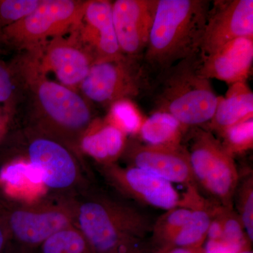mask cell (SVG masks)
Instances as JSON below:
<instances>
[{
  "label": "cell",
  "mask_w": 253,
  "mask_h": 253,
  "mask_svg": "<svg viewBox=\"0 0 253 253\" xmlns=\"http://www.w3.org/2000/svg\"><path fill=\"white\" fill-rule=\"evenodd\" d=\"M75 226L94 253L148 252L154 221L135 206L90 186L74 196Z\"/></svg>",
  "instance_id": "cell-1"
},
{
  "label": "cell",
  "mask_w": 253,
  "mask_h": 253,
  "mask_svg": "<svg viewBox=\"0 0 253 253\" xmlns=\"http://www.w3.org/2000/svg\"><path fill=\"white\" fill-rule=\"evenodd\" d=\"M11 71L25 82L38 108V120L32 128L77 153L82 136L94 121L86 100L73 89L48 79L28 54Z\"/></svg>",
  "instance_id": "cell-2"
},
{
  "label": "cell",
  "mask_w": 253,
  "mask_h": 253,
  "mask_svg": "<svg viewBox=\"0 0 253 253\" xmlns=\"http://www.w3.org/2000/svg\"><path fill=\"white\" fill-rule=\"evenodd\" d=\"M211 0H158L143 61L154 75L199 51Z\"/></svg>",
  "instance_id": "cell-3"
},
{
  "label": "cell",
  "mask_w": 253,
  "mask_h": 253,
  "mask_svg": "<svg viewBox=\"0 0 253 253\" xmlns=\"http://www.w3.org/2000/svg\"><path fill=\"white\" fill-rule=\"evenodd\" d=\"M201 62L199 50L155 76L149 94L151 113H167L187 129L207 126L219 96L211 80L201 75Z\"/></svg>",
  "instance_id": "cell-4"
},
{
  "label": "cell",
  "mask_w": 253,
  "mask_h": 253,
  "mask_svg": "<svg viewBox=\"0 0 253 253\" xmlns=\"http://www.w3.org/2000/svg\"><path fill=\"white\" fill-rule=\"evenodd\" d=\"M182 144L189 155L196 185L224 207L233 208L239 174L234 156L219 139L204 127L189 129Z\"/></svg>",
  "instance_id": "cell-5"
},
{
  "label": "cell",
  "mask_w": 253,
  "mask_h": 253,
  "mask_svg": "<svg viewBox=\"0 0 253 253\" xmlns=\"http://www.w3.org/2000/svg\"><path fill=\"white\" fill-rule=\"evenodd\" d=\"M88 1L42 0L34 11L5 28L0 40L18 49L33 53L48 42L76 31L81 24Z\"/></svg>",
  "instance_id": "cell-6"
},
{
  "label": "cell",
  "mask_w": 253,
  "mask_h": 253,
  "mask_svg": "<svg viewBox=\"0 0 253 253\" xmlns=\"http://www.w3.org/2000/svg\"><path fill=\"white\" fill-rule=\"evenodd\" d=\"M4 202L11 243L26 251H36L56 233L75 226L74 197L49 195L35 204Z\"/></svg>",
  "instance_id": "cell-7"
},
{
  "label": "cell",
  "mask_w": 253,
  "mask_h": 253,
  "mask_svg": "<svg viewBox=\"0 0 253 253\" xmlns=\"http://www.w3.org/2000/svg\"><path fill=\"white\" fill-rule=\"evenodd\" d=\"M26 133V158L41 170L50 194L74 197L90 186L77 153L34 128Z\"/></svg>",
  "instance_id": "cell-8"
},
{
  "label": "cell",
  "mask_w": 253,
  "mask_h": 253,
  "mask_svg": "<svg viewBox=\"0 0 253 253\" xmlns=\"http://www.w3.org/2000/svg\"><path fill=\"white\" fill-rule=\"evenodd\" d=\"M154 76L143 59H121L94 63L80 88L85 98L110 107L121 100L149 96Z\"/></svg>",
  "instance_id": "cell-9"
},
{
  "label": "cell",
  "mask_w": 253,
  "mask_h": 253,
  "mask_svg": "<svg viewBox=\"0 0 253 253\" xmlns=\"http://www.w3.org/2000/svg\"><path fill=\"white\" fill-rule=\"evenodd\" d=\"M105 179L120 193L141 204L169 211L189 207L187 200L181 199L172 183L141 168H122L116 163L101 166Z\"/></svg>",
  "instance_id": "cell-10"
},
{
  "label": "cell",
  "mask_w": 253,
  "mask_h": 253,
  "mask_svg": "<svg viewBox=\"0 0 253 253\" xmlns=\"http://www.w3.org/2000/svg\"><path fill=\"white\" fill-rule=\"evenodd\" d=\"M241 38H253V0L212 1L200 46L201 57Z\"/></svg>",
  "instance_id": "cell-11"
},
{
  "label": "cell",
  "mask_w": 253,
  "mask_h": 253,
  "mask_svg": "<svg viewBox=\"0 0 253 253\" xmlns=\"http://www.w3.org/2000/svg\"><path fill=\"white\" fill-rule=\"evenodd\" d=\"M123 157L129 166L141 168L170 183L196 186L184 145L156 146L127 140Z\"/></svg>",
  "instance_id": "cell-12"
},
{
  "label": "cell",
  "mask_w": 253,
  "mask_h": 253,
  "mask_svg": "<svg viewBox=\"0 0 253 253\" xmlns=\"http://www.w3.org/2000/svg\"><path fill=\"white\" fill-rule=\"evenodd\" d=\"M28 54L34 59L42 72L46 75L54 73L60 84L73 90L81 85L94 63L90 54L73 33L69 39L54 38L36 52Z\"/></svg>",
  "instance_id": "cell-13"
},
{
  "label": "cell",
  "mask_w": 253,
  "mask_h": 253,
  "mask_svg": "<svg viewBox=\"0 0 253 253\" xmlns=\"http://www.w3.org/2000/svg\"><path fill=\"white\" fill-rule=\"evenodd\" d=\"M158 0H117L112 2L113 24L123 56L143 59Z\"/></svg>",
  "instance_id": "cell-14"
},
{
  "label": "cell",
  "mask_w": 253,
  "mask_h": 253,
  "mask_svg": "<svg viewBox=\"0 0 253 253\" xmlns=\"http://www.w3.org/2000/svg\"><path fill=\"white\" fill-rule=\"evenodd\" d=\"M73 33L90 54L94 63L113 61L125 56L118 45L111 1H88L81 24Z\"/></svg>",
  "instance_id": "cell-15"
},
{
  "label": "cell",
  "mask_w": 253,
  "mask_h": 253,
  "mask_svg": "<svg viewBox=\"0 0 253 253\" xmlns=\"http://www.w3.org/2000/svg\"><path fill=\"white\" fill-rule=\"evenodd\" d=\"M253 61V38H238L202 58L201 73L206 79H217L231 85L247 81Z\"/></svg>",
  "instance_id": "cell-16"
},
{
  "label": "cell",
  "mask_w": 253,
  "mask_h": 253,
  "mask_svg": "<svg viewBox=\"0 0 253 253\" xmlns=\"http://www.w3.org/2000/svg\"><path fill=\"white\" fill-rule=\"evenodd\" d=\"M0 191L9 203L31 204L49 194L41 170L25 158H16L0 168Z\"/></svg>",
  "instance_id": "cell-17"
},
{
  "label": "cell",
  "mask_w": 253,
  "mask_h": 253,
  "mask_svg": "<svg viewBox=\"0 0 253 253\" xmlns=\"http://www.w3.org/2000/svg\"><path fill=\"white\" fill-rule=\"evenodd\" d=\"M251 244L234 208L219 206L203 246L204 253H239L251 249Z\"/></svg>",
  "instance_id": "cell-18"
},
{
  "label": "cell",
  "mask_w": 253,
  "mask_h": 253,
  "mask_svg": "<svg viewBox=\"0 0 253 253\" xmlns=\"http://www.w3.org/2000/svg\"><path fill=\"white\" fill-rule=\"evenodd\" d=\"M125 133L106 121H94L82 136L79 150L101 166L116 163L122 157L127 139Z\"/></svg>",
  "instance_id": "cell-19"
},
{
  "label": "cell",
  "mask_w": 253,
  "mask_h": 253,
  "mask_svg": "<svg viewBox=\"0 0 253 253\" xmlns=\"http://www.w3.org/2000/svg\"><path fill=\"white\" fill-rule=\"evenodd\" d=\"M253 118V93L246 82L231 84L226 96L218 97L214 116L204 127L220 135L230 126Z\"/></svg>",
  "instance_id": "cell-20"
},
{
  "label": "cell",
  "mask_w": 253,
  "mask_h": 253,
  "mask_svg": "<svg viewBox=\"0 0 253 253\" xmlns=\"http://www.w3.org/2000/svg\"><path fill=\"white\" fill-rule=\"evenodd\" d=\"M188 130L171 115L153 112L149 118H145L138 134L145 144L177 146L182 145Z\"/></svg>",
  "instance_id": "cell-21"
},
{
  "label": "cell",
  "mask_w": 253,
  "mask_h": 253,
  "mask_svg": "<svg viewBox=\"0 0 253 253\" xmlns=\"http://www.w3.org/2000/svg\"><path fill=\"white\" fill-rule=\"evenodd\" d=\"M219 206L211 204L200 196L193 206L191 217L176 236L171 248L203 247L210 226Z\"/></svg>",
  "instance_id": "cell-22"
},
{
  "label": "cell",
  "mask_w": 253,
  "mask_h": 253,
  "mask_svg": "<svg viewBox=\"0 0 253 253\" xmlns=\"http://www.w3.org/2000/svg\"><path fill=\"white\" fill-rule=\"evenodd\" d=\"M193 208L176 207L166 211L154 221L151 233L154 253L171 248L176 236L185 225L192 213Z\"/></svg>",
  "instance_id": "cell-23"
},
{
  "label": "cell",
  "mask_w": 253,
  "mask_h": 253,
  "mask_svg": "<svg viewBox=\"0 0 253 253\" xmlns=\"http://www.w3.org/2000/svg\"><path fill=\"white\" fill-rule=\"evenodd\" d=\"M36 253H94L90 245L76 226L56 233L36 251Z\"/></svg>",
  "instance_id": "cell-24"
},
{
  "label": "cell",
  "mask_w": 253,
  "mask_h": 253,
  "mask_svg": "<svg viewBox=\"0 0 253 253\" xmlns=\"http://www.w3.org/2000/svg\"><path fill=\"white\" fill-rule=\"evenodd\" d=\"M145 118L130 100H121L111 105L105 121L127 135L139 134Z\"/></svg>",
  "instance_id": "cell-25"
},
{
  "label": "cell",
  "mask_w": 253,
  "mask_h": 253,
  "mask_svg": "<svg viewBox=\"0 0 253 253\" xmlns=\"http://www.w3.org/2000/svg\"><path fill=\"white\" fill-rule=\"evenodd\" d=\"M221 144L232 156L244 154L253 148V118L246 120L223 131Z\"/></svg>",
  "instance_id": "cell-26"
},
{
  "label": "cell",
  "mask_w": 253,
  "mask_h": 253,
  "mask_svg": "<svg viewBox=\"0 0 253 253\" xmlns=\"http://www.w3.org/2000/svg\"><path fill=\"white\" fill-rule=\"evenodd\" d=\"M235 199L238 212L246 235L251 244L253 241V176L248 174L239 181L234 200Z\"/></svg>",
  "instance_id": "cell-27"
},
{
  "label": "cell",
  "mask_w": 253,
  "mask_h": 253,
  "mask_svg": "<svg viewBox=\"0 0 253 253\" xmlns=\"http://www.w3.org/2000/svg\"><path fill=\"white\" fill-rule=\"evenodd\" d=\"M42 0H0V33L31 14Z\"/></svg>",
  "instance_id": "cell-28"
},
{
  "label": "cell",
  "mask_w": 253,
  "mask_h": 253,
  "mask_svg": "<svg viewBox=\"0 0 253 253\" xmlns=\"http://www.w3.org/2000/svg\"><path fill=\"white\" fill-rule=\"evenodd\" d=\"M15 77L10 68L0 62V104H4L6 107L14 98Z\"/></svg>",
  "instance_id": "cell-29"
},
{
  "label": "cell",
  "mask_w": 253,
  "mask_h": 253,
  "mask_svg": "<svg viewBox=\"0 0 253 253\" xmlns=\"http://www.w3.org/2000/svg\"><path fill=\"white\" fill-rule=\"evenodd\" d=\"M11 244V235L6 220L5 202L0 207V253H6Z\"/></svg>",
  "instance_id": "cell-30"
},
{
  "label": "cell",
  "mask_w": 253,
  "mask_h": 253,
  "mask_svg": "<svg viewBox=\"0 0 253 253\" xmlns=\"http://www.w3.org/2000/svg\"><path fill=\"white\" fill-rule=\"evenodd\" d=\"M154 253H204V249L201 248H171L157 251Z\"/></svg>",
  "instance_id": "cell-31"
},
{
  "label": "cell",
  "mask_w": 253,
  "mask_h": 253,
  "mask_svg": "<svg viewBox=\"0 0 253 253\" xmlns=\"http://www.w3.org/2000/svg\"><path fill=\"white\" fill-rule=\"evenodd\" d=\"M8 120L9 118H8L7 113L1 111L0 108V139L3 137L6 132Z\"/></svg>",
  "instance_id": "cell-32"
},
{
  "label": "cell",
  "mask_w": 253,
  "mask_h": 253,
  "mask_svg": "<svg viewBox=\"0 0 253 253\" xmlns=\"http://www.w3.org/2000/svg\"><path fill=\"white\" fill-rule=\"evenodd\" d=\"M6 253H36V251H28L15 246L11 243Z\"/></svg>",
  "instance_id": "cell-33"
},
{
  "label": "cell",
  "mask_w": 253,
  "mask_h": 253,
  "mask_svg": "<svg viewBox=\"0 0 253 253\" xmlns=\"http://www.w3.org/2000/svg\"><path fill=\"white\" fill-rule=\"evenodd\" d=\"M239 253H253L252 249H247L245 250V251H241V252H240Z\"/></svg>",
  "instance_id": "cell-34"
},
{
  "label": "cell",
  "mask_w": 253,
  "mask_h": 253,
  "mask_svg": "<svg viewBox=\"0 0 253 253\" xmlns=\"http://www.w3.org/2000/svg\"><path fill=\"white\" fill-rule=\"evenodd\" d=\"M4 204V201H2L1 199H0V207H1V206H3Z\"/></svg>",
  "instance_id": "cell-35"
},
{
  "label": "cell",
  "mask_w": 253,
  "mask_h": 253,
  "mask_svg": "<svg viewBox=\"0 0 253 253\" xmlns=\"http://www.w3.org/2000/svg\"><path fill=\"white\" fill-rule=\"evenodd\" d=\"M138 253H149L148 252Z\"/></svg>",
  "instance_id": "cell-36"
}]
</instances>
